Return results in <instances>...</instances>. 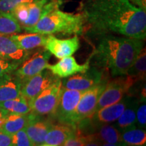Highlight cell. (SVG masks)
<instances>
[{
  "mask_svg": "<svg viewBox=\"0 0 146 146\" xmlns=\"http://www.w3.org/2000/svg\"><path fill=\"white\" fill-rule=\"evenodd\" d=\"M81 14L95 34L145 39L146 11L128 0H87Z\"/></svg>",
  "mask_w": 146,
  "mask_h": 146,
  "instance_id": "1",
  "label": "cell"
},
{
  "mask_svg": "<svg viewBox=\"0 0 146 146\" xmlns=\"http://www.w3.org/2000/svg\"><path fill=\"white\" fill-rule=\"evenodd\" d=\"M100 39L92 57L98 67L112 76L126 75L144 47L143 40L105 33Z\"/></svg>",
  "mask_w": 146,
  "mask_h": 146,
  "instance_id": "2",
  "label": "cell"
},
{
  "mask_svg": "<svg viewBox=\"0 0 146 146\" xmlns=\"http://www.w3.org/2000/svg\"><path fill=\"white\" fill-rule=\"evenodd\" d=\"M85 26L82 14L67 13L56 8L45 14L36 25L25 31L46 35L57 33L77 35L84 32Z\"/></svg>",
  "mask_w": 146,
  "mask_h": 146,
  "instance_id": "3",
  "label": "cell"
},
{
  "mask_svg": "<svg viewBox=\"0 0 146 146\" xmlns=\"http://www.w3.org/2000/svg\"><path fill=\"white\" fill-rule=\"evenodd\" d=\"M60 4L56 0H36L18 5L12 14L25 30L36 25L45 14L58 8Z\"/></svg>",
  "mask_w": 146,
  "mask_h": 146,
  "instance_id": "4",
  "label": "cell"
},
{
  "mask_svg": "<svg viewBox=\"0 0 146 146\" xmlns=\"http://www.w3.org/2000/svg\"><path fill=\"white\" fill-rule=\"evenodd\" d=\"M136 83V80L127 74L118 76V77L108 81L105 89L100 97L95 112L120 101L129 94Z\"/></svg>",
  "mask_w": 146,
  "mask_h": 146,
  "instance_id": "5",
  "label": "cell"
},
{
  "mask_svg": "<svg viewBox=\"0 0 146 146\" xmlns=\"http://www.w3.org/2000/svg\"><path fill=\"white\" fill-rule=\"evenodd\" d=\"M62 89V81L59 78L33 100L29 102L31 112L40 116L52 118L59 103Z\"/></svg>",
  "mask_w": 146,
  "mask_h": 146,
  "instance_id": "6",
  "label": "cell"
},
{
  "mask_svg": "<svg viewBox=\"0 0 146 146\" xmlns=\"http://www.w3.org/2000/svg\"><path fill=\"white\" fill-rule=\"evenodd\" d=\"M107 82V78H106L101 83L84 91L70 118V124L76 126L81 120L94 114L100 97L106 86Z\"/></svg>",
  "mask_w": 146,
  "mask_h": 146,
  "instance_id": "7",
  "label": "cell"
},
{
  "mask_svg": "<svg viewBox=\"0 0 146 146\" xmlns=\"http://www.w3.org/2000/svg\"><path fill=\"white\" fill-rule=\"evenodd\" d=\"M51 54L45 48L38 50L33 53L30 52L14 71V73L22 82L26 81L46 69Z\"/></svg>",
  "mask_w": 146,
  "mask_h": 146,
  "instance_id": "8",
  "label": "cell"
},
{
  "mask_svg": "<svg viewBox=\"0 0 146 146\" xmlns=\"http://www.w3.org/2000/svg\"><path fill=\"white\" fill-rule=\"evenodd\" d=\"M103 72L96 67H89L85 72L77 73L62 81V87L68 89L85 91L106 79Z\"/></svg>",
  "mask_w": 146,
  "mask_h": 146,
  "instance_id": "9",
  "label": "cell"
},
{
  "mask_svg": "<svg viewBox=\"0 0 146 146\" xmlns=\"http://www.w3.org/2000/svg\"><path fill=\"white\" fill-rule=\"evenodd\" d=\"M84 91L63 88L57 108L52 118L58 122L70 124V118L75 111Z\"/></svg>",
  "mask_w": 146,
  "mask_h": 146,
  "instance_id": "10",
  "label": "cell"
},
{
  "mask_svg": "<svg viewBox=\"0 0 146 146\" xmlns=\"http://www.w3.org/2000/svg\"><path fill=\"white\" fill-rule=\"evenodd\" d=\"M58 78L50 70L45 69L22 83L21 95L29 102L31 101Z\"/></svg>",
  "mask_w": 146,
  "mask_h": 146,
  "instance_id": "11",
  "label": "cell"
},
{
  "mask_svg": "<svg viewBox=\"0 0 146 146\" xmlns=\"http://www.w3.org/2000/svg\"><path fill=\"white\" fill-rule=\"evenodd\" d=\"M132 99L133 97L127 94L117 103L96 111L91 116L87 118V119L89 123L94 125L110 124L116 122L120 115L123 114L124 110L129 104Z\"/></svg>",
  "mask_w": 146,
  "mask_h": 146,
  "instance_id": "12",
  "label": "cell"
},
{
  "mask_svg": "<svg viewBox=\"0 0 146 146\" xmlns=\"http://www.w3.org/2000/svg\"><path fill=\"white\" fill-rule=\"evenodd\" d=\"M79 47L80 41L77 35L69 39H60L53 35H49L44 45L45 50L59 59L71 56Z\"/></svg>",
  "mask_w": 146,
  "mask_h": 146,
  "instance_id": "13",
  "label": "cell"
},
{
  "mask_svg": "<svg viewBox=\"0 0 146 146\" xmlns=\"http://www.w3.org/2000/svg\"><path fill=\"white\" fill-rule=\"evenodd\" d=\"M53 124L52 118H46L31 112L30 119L25 131L34 145L38 146L44 143L45 135Z\"/></svg>",
  "mask_w": 146,
  "mask_h": 146,
  "instance_id": "14",
  "label": "cell"
},
{
  "mask_svg": "<svg viewBox=\"0 0 146 146\" xmlns=\"http://www.w3.org/2000/svg\"><path fill=\"white\" fill-rule=\"evenodd\" d=\"M89 63L90 60H88L83 64H79L76 62L74 57L68 56L62 58L55 64H48L47 69L50 70L58 78H65L77 73L85 72L90 67Z\"/></svg>",
  "mask_w": 146,
  "mask_h": 146,
  "instance_id": "15",
  "label": "cell"
},
{
  "mask_svg": "<svg viewBox=\"0 0 146 146\" xmlns=\"http://www.w3.org/2000/svg\"><path fill=\"white\" fill-rule=\"evenodd\" d=\"M77 131L76 125L69 123H60L53 124L45 135L44 143L55 146H60Z\"/></svg>",
  "mask_w": 146,
  "mask_h": 146,
  "instance_id": "16",
  "label": "cell"
},
{
  "mask_svg": "<svg viewBox=\"0 0 146 146\" xmlns=\"http://www.w3.org/2000/svg\"><path fill=\"white\" fill-rule=\"evenodd\" d=\"M89 124L91 128L89 135L101 143H118L123 142L121 132L114 125L110 124L94 125L89 122Z\"/></svg>",
  "mask_w": 146,
  "mask_h": 146,
  "instance_id": "17",
  "label": "cell"
},
{
  "mask_svg": "<svg viewBox=\"0 0 146 146\" xmlns=\"http://www.w3.org/2000/svg\"><path fill=\"white\" fill-rule=\"evenodd\" d=\"M22 81L14 72L0 77V103L13 100L21 95Z\"/></svg>",
  "mask_w": 146,
  "mask_h": 146,
  "instance_id": "18",
  "label": "cell"
},
{
  "mask_svg": "<svg viewBox=\"0 0 146 146\" xmlns=\"http://www.w3.org/2000/svg\"><path fill=\"white\" fill-rule=\"evenodd\" d=\"M29 53L21 49L10 35H0V58L22 62Z\"/></svg>",
  "mask_w": 146,
  "mask_h": 146,
  "instance_id": "19",
  "label": "cell"
},
{
  "mask_svg": "<svg viewBox=\"0 0 146 146\" xmlns=\"http://www.w3.org/2000/svg\"><path fill=\"white\" fill-rule=\"evenodd\" d=\"M10 36L18 46L26 51L44 47L47 36L46 35L34 33H29L27 34H13L10 35Z\"/></svg>",
  "mask_w": 146,
  "mask_h": 146,
  "instance_id": "20",
  "label": "cell"
},
{
  "mask_svg": "<svg viewBox=\"0 0 146 146\" xmlns=\"http://www.w3.org/2000/svg\"><path fill=\"white\" fill-rule=\"evenodd\" d=\"M30 112L27 114H10L7 116L0 131L12 135L18 131L25 129L30 119Z\"/></svg>",
  "mask_w": 146,
  "mask_h": 146,
  "instance_id": "21",
  "label": "cell"
},
{
  "mask_svg": "<svg viewBox=\"0 0 146 146\" xmlns=\"http://www.w3.org/2000/svg\"><path fill=\"white\" fill-rule=\"evenodd\" d=\"M0 108L6 116L10 114H27L31 112L29 101L22 95L15 99L1 102Z\"/></svg>",
  "mask_w": 146,
  "mask_h": 146,
  "instance_id": "22",
  "label": "cell"
},
{
  "mask_svg": "<svg viewBox=\"0 0 146 146\" xmlns=\"http://www.w3.org/2000/svg\"><path fill=\"white\" fill-rule=\"evenodd\" d=\"M139 102L135 100H131L129 104L126 108L123 114L116 120V127L120 132L127 130L133 127H136V112Z\"/></svg>",
  "mask_w": 146,
  "mask_h": 146,
  "instance_id": "23",
  "label": "cell"
},
{
  "mask_svg": "<svg viewBox=\"0 0 146 146\" xmlns=\"http://www.w3.org/2000/svg\"><path fill=\"white\" fill-rule=\"evenodd\" d=\"M122 141L129 146H145L146 132L143 129L133 127L121 132Z\"/></svg>",
  "mask_w": 146,
  "mask_h": 146,
  "instance_id": "24",
  "label": "cell"
},
{
  "mask_svg": "<svg viewBox=\"0 0 146 146\" xmlns=\"http://www.w3.org/2000/svg\"><path fill=\"white\" fill-rule=\"evenodd\" d=\"M22 32V27L12 13L0 12V35H10Z\"/></svg>",
  "mask_w": 146,
  "mask_h": 146,
  "instance_id": "25",
  "label": "cell"
},
{
  "mask_svg": "<svg viewBox=\"0 0 146 146\" xmlns=\"http://www.w3.org/2000/svg\"><path fill=\"white\" fill-rule=\"evenodd\" d=\"M146 74V54L145 49L143 50L139 54L131 68L127 72V75L136 80V81H143L145 79Z\"/></svg>",
  "mask_w": 146,
  "mask_h": 146,
  "instance_id": "26",
  "label": "cell"
},
{
  "mask_svg": "<svg viewBox=\"0 0 146 146\" xmlns=\"http://www.w3.org/2000/svg\"><path fill=\"white\" fill-rule=\"evenodd\" d=\"M11 137L12 146H35L25 129L18 131Z\"/></svg>",
  "mask_w": 146,
  "mask_h": 146,
  "instance_id": "27",
  "label": "cell"
},
{
  "mask_svg": "<svg viewBox=\"0 0 146 146\" xmlns=\"http://www.w3.org/2000/svg\"><path fill=\"white\" fill-rule=\"evenodd\" d=\"M35 1L36 0H0V12L12 13L18 5Z\"/></svg>",
  "mask_w": 146,
  "mask_h": 146,
  "instance_id": "28",
  "label": "cell"
},
{
  "mask_svg": "<svg viewBox=\"0 0 146 146\" xmlns=\"http://www.w3.org/2000/svg\"><path fill=\"white\" fill-rule=\"evenodd\" d=\"M21 63L0 58V77L8 73L13 72Z\"/></svg>",
  "mask_w": 146,
  "mask_h": 146,
  "instance_id": "29",
  "label": "cell"
},
{
  "mask_svg": "<svg viewBox=\"0 0 146 146\" xmlns=\"http://www.w3.org/2000/svg\"><path fill=\"white\" fill-rule=\"evenodd\" d=\"M89 139V135H83L79 131H76L74 135L71 136L60 146H83Z\"/></svg>",
  "mask_w": 146,
  "mask_h": 146,
  "instance_id": "30",
  "label": "cell"
},
{
  "mask_svg": "<svg viewBox=\"0 0 146 146\" xmlns=\"http://www.w3.org/2000/svg\"><path fill=\"white\" fill-rule=\"evenodd\" d=\"M139 103L136 112V127L140 129H145L146 127V104L145 102Z\"/></svg>",
  "mask_w": 146,
  "mask_h": 146,
  "instance_id": "31",
  "label": "cell"
},
{
  "mask_svg": "<svg viewBox=\"0 0 146 146\" xmlns=\"http://www.w3.org/2000/svg\"><path fill=\"white\" fill-rule=\"evenodd\" d=\"M0 146H12L11 135L0 131Z\"/></svg>",
  "mask_w": 146,
  "mask_h": 146,
  "instance_id": "32",
  "label": "cell"
},
{
  "mask_svg": "<svg viewBox=\"0 0 146 146\" xmlns=\"http://www.w3.org/2000/svg\"><path fill=\"white\" fill-rule=\"evenodd\" d=\"M133 5H136L144 11H146V1L145 0H128Z\"/></svg>",
  "mask_w": 146,
  "mask_h": 146,
  "instance_id": "33",
  "label": "cell"
},
{
  "mask_svg": "<svg viewBox=\"0 0 146 146\" xmlns=\"http://www.w3.org/2000/svg\"><path fill=\"white\" fill-rule=\"evenodd\" d=\"M101 145V142L98 140L95 139L91 135H89V139L84 144L83 146H100Z\"/></svg>",
  "mask_w": 146,
  "mask_h": 146,
  "instance_id": "34",
  "label": "cell"
},
{
  "mask_svg": "<svg viewBox=\"0 0 146 146\" xmlns=\"http://www.w3.org/2000/svg\"><path fill=\"white\" fill-rule=\"evenodd\" d=\"M127 145L123 142H120L118 143H101L100 146H126Z\"/></svg>",
  "mask_w": 146,
  "mask_h": 146,
  "instance_id": "35",
  "label": "cell"
},
{
  "mask_svg": "<svg viewBox=\"0 0 146 146\" xmlns=\"http://www.w3.org/2000/svg\"><path fill=\"white\" fill-rule=\"evenodd\" d=\"M6 114H5L4 112L1 110V108H0V118H5L6 117Z\"/></svg>",
  "mask_w": 146,
  "mask_h": 146,
  "instance_id": "36",
  "label": "cell"
},
{
  "mask_svg": "<svg viewBox=\"0 0 146 146\" xmlns=\"http://www.w3.org/2000/svg\"><path fill=\"white\" fill-rule=\"evenodd\" d=\"M6 118V117H5ZM5 118H0V129H1V126L3 125V124L4 123L5 120Z\"/></svg>",
  "mask_w": 146,
  "mask_h": 146,
  "instance_id": "37",
  "label": "cell"
},
{
  "mask_svg": "<svg viewBox=\"0 0 146 146\" xmlns=\"http://www.w3.org/2000/svg\"><path fill=\"white\" fill-rule=\"evenodd\" d=\"M38 146H55V145H50V144H47V143H45V144H41V145H38Z\"/></svg>",
  "mask_w": 146,
  "mask_h": 146,
  "instance_id": "38",
  "label": "cell"
},
{
  "mask_svg": "<svg viewBox=\"0 0 146 146\" xmlns=\"http://www.w3.org/2000/svg\"><path fill=\"white\" fill-rule=\"evenodd\" d=\"M56 1H59V2H60L62 3V0H56Z\"/></svg>",
  "mask_w": 146,
  "mask_h": 146,
  "instance_id": "39",
  "label": "cell"
},
{
  "mask_svg": "<svg viewBox=\"0 0 146 146\" xmlns=\"http://www.w3.org/2000/svg\"><path fill=\"white\" fill-rule=\"evenodd\" d=\"M126 146H129V145H126Z\"/></svg>",
  "mask_w": 146,
  "mask_h": 146,
  "instance_id": "40",
  "label": "cell"
}]
</instances>
